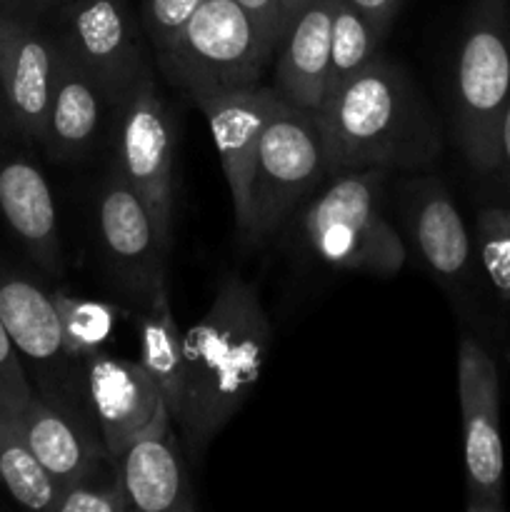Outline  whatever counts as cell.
<instances>
[{"instance_id": "1", "label": "cell", "mask_w": 510, "mask_h": 512, "mask_svg": "<svg viewBox=\"0 0 510 512\" xmlns=\"http://www.w3.org/2000/svg\"><path fill=\"white\" fill-rule=\"evenodd\" d=\"M273 325L253 283L228 275L208 313L183 335V400L175 418L190 453H203L255 390Z\"/></svg>"}, {"instance_id": "2", "label": "cell", "mask_w": 510, "mask_h": 512, "mask_svg": "<svg viewBox=\"0 0 510 512\" xmlns=\"http://www.w3.org/2000/svg\"><path fill=\"white\" fill-rule=\"evenodd\" d=\"M328 173L360 168L420 170L443 148L433 108L408 73L378 55L315 110Z\"/></svg>"}, {"instance_id": "3", "label": "cell", "mask_w": 510, "mask_h": 512, "mask_svg": "<svg viewBox=\"0 0 510 512\" xmlns=\"http://www.w3.org/2000/svg\"><path fill=\"white\" fill-rule=\"evenodd\" d=\"M510 100V0H470L453 65L450 123L470 168L495 175Z\"/></svg>"}, {"instance_id": "4", "label": "cell", "mask_w": 510, "mask_h": 512, "mask_svg": "<svg viewBox=\"0 0 510 512\" xmlns=\"http://www.w3.org/2000/svg\"><path fill=\"white\" fill-rule=\"evenodd\" d=\"M383 168L340 170L300 205V230L325 265L390 278L405 265L403 238L383 213Z\"/></svg>"}, {"instance_id": "5", "label": "cell", "mask_w": 510, "mask_h": 512, "mask_svg": "<svg viewBox=\"0 0 510 512\" xmlns=\"http://www.w3.org/2000/svg\"><path fill=\"white\" fill-rule=\"evenodd\" d=\"M328 175L318 115L278 95L260 135L245 238H273Z\"/></svg>"}, {"instance_id": "6", "label": "cell", "mask_w": 510, "mask_h": 512, "mask_svg": "<svg viewBox=\"0 0 510 512\" xmlns=\"http://www.w3.org/2000/svg\"><path fill=\"white\" fill-rule=\"evenodd\" d=\"M275 58L235 0H203L158 65L190 98L258 85L263 68Z\"/></svg>"}, {"instance_id": "7", "label": "cell", "mask_w": 510, "mask_h": 512, "mask_svg": "<svg viewBox=\"0 0 510 512\" xmlns=\"http://www.w3.org/2000/svg\"><path fill=\"white\" fill-rule=\"evenodd\" d=\"M115 113L113 170L143 200L160 240L173 245L175 120L153 70L135 83Z\"/></svg>"}, {"instance_id": "8", "label": "cell", "mask_w": 510, "mask_h": 512, "mask_svg": "<svg viewBox=\"0 0 510 512\" xmlns=\"http://www.w3.org/2000/svg\"><path fill=\"white\" fill-rule=\"evenodd\" d=\"M463 413L465 510H505V453L500 438V375L488 350L465 335L458 348Z\"/></svg>"}, {"instance_id": "9", "label": "cell", "mask_w": 510, "mask_h": 512, "mask_svg": "<svg viewBox=\"0 0 510 512\" xmlns=\"http://www.w3.org/2000/svg\"><path fill=\"white\" fill-rule=\"evenodd\" d=\"M95 220L105 265L140 313L148 308L160 285L168 283L165 263L170 248L160 240L143 200L115 170H110L100 185Z\"/></svg>"}, {"instance_id": "10", "label": "cell", "mask_w": 510, "mask_h": 512, "mask_svg": "<svg viewBox=\"0 0 510 512\" xmlns=\"http://www.w3.org/2000/svg\"><path fill=\"white\" fill-rule=\"evenodd\" d=\"M58 43L93 75L113 108L150 73L128 0H68L65 33Z\"/></svg>"}, {"instance_id": "11", "label": "cell", "mask_w": 510, "mask_h": 512, "mask_svg": "<svg viewBox=\"0 0 510 512\" xmlns=\"http://www.w3.org/2000/svg\"><path fill=\"white\" fill-rule=\"evenodd\" d=\"M58 40L33 13L0 5V128L43 143Z\"/></svg>"}, {"instance_id": "12", "label": "cell", "mask_w": 510, "mask_h": 512, "mask_svg": "<svg viewBox=\"0 0 510 512\" xmlns=\"http://www.w3.org/2000/svg\"><path fill=\"white\" fill-rule=\"evenodd\" d=\"M83 378L100 443L113 463L140 435L173 423L163 390L140 363L100 350L83 360Z\"/></svg>"}, {"instance_id": "13", "label": "cell", "mask_w": 510, "mask_h": 512, "mask_svg": "<svg viewBox=\"0 0 510 512\" xmlns=\"http://www.w3.org/2000/svg\"><path fill=\"white\" fill-rule=\"evenodd\" d=\"M275 88H248L225 90V93L200 95L193 103L208 120L225 180H228L230 198H233L235 223L245 233L250 218V180H253L255 158H258L260 135L268 120L273 103L278 100Z\"/></svg>"}, {"instance_id": "14", "label": "cell", "mask_w": 510, "mask_h": 512, "mask_svg": "<svg viewBox=\"0 0 510 512\" xmlns=\"http://www.w3.org/2000/svg\"><path fill=\"white\" fill-rule=\"evenodd\" d=\"M405 220L423 263L448 283H463L473 275V245L460 210L448 188L435 175L408 180Z\"/></svg>"}, {"instance_id": "15", "label": "cell", "mask_w": 510, "mask_h": 512, "mask_svg": "<svg viewBox=\"0 0 510 512\" xmlns=\"http://www.w3.org/2000/svg\"><path fill=\"white\" fill-rule=\"evenodd\" d=\"M333 5L335 0H308L288 20L275 48V90L313 113L328 95Z\"/></svg>"}, {"instance_id": "16", "label": "cell", "mask_w": 510, "mask_h": 512, "mask_svg": "<svg viewBox=\"0 0 510 512\" xmlns=\"http://www.w3.org/2000/svg\"><path fill=\"white\" fill-rule=\"evenodd\" d=\"M0 213L35 265L48 275H60L58 210L48 180L30 160H0Z\"/></svg>"}, {"instance_id": "17", "label": "cell", "mask_w": 510, "mask_h": 512, "mask_svg": "<svg viewBox=\"0 0 510 512\" xmlns=\"http://www.w3.org/2000/svg\"><path fill=\"white\" fill-rule=\"evenodd\" d=\"M10 413L15 415L23 430L25 443L30 445L38 463L58 488L83 478L90 470L100 468L105 460H110L103 445L98 448L93 443L78 415L70 413L68 405L58 400L33 393L23 408L10 410Z\"/></svg>"}, {"instance_id": "18", "label": "cell", "mask_w": 510, "mask_h": 512, "mask_svg": "<svg viewBox=\"0 0 510 512\" xmlns=\"http://www.w3.org/2000/svg\"><path fill=\"white\" fill-rule=\"evenodd\" d=\"M113 110L105 90L58 43L43 145L55 160H78L93 148L105 110Z\"/></svg>"}, {"instance_id": "19", "label": "cell", "mask_w": 510, "mask_h": 512, "mask_svg": "<svg viewBox=\"0 0 510 512\" xmlns=\"http://www.w3.org/2000/svg\"><path fill=\"white\" fill-rule=\"evenodd\" d=\"M120 483L133 510L140 512H190L193 493L185 478L178 438L170 423L140 435L115 460Z\"/></svg>"}, {"instance_id": "20", "label": "cell", "mask_w": 510, "mask_h": 512, "mask_svg": "<svg viewBox=\"0 0 510 512\" xmlns=\"http://www.w3.org/2000/svg\"><path fill=\"white\" fill-rule=\"evenodd\" d=\"M0 318L18 350L20 360L55 378L63 365L73 363L65 355L60 318L53 295L40 285L0 265Z\"/></svg>"}, {"instance_id": "21", "label": "cell", "mask_w": 510, "mask_h": 512, "mask_svg": "<svg viewBox=\"0 0 510 512\" xmlns=\"http://www.w3.org/2000/svg\"><path fill=\"white\" fill-rule=\"evenodd\" d=\"M140 320V360L138 363L155 378L168 403L170 418H178L183 400L185 350L183 333L170 308L168 283L160 285L150 305L138 313Z\"/></svg>"}, {"instance_id": "22", "label": "cell", "mask_w": 510, "mask_h": 512, "mask_svg": "<svg viewBox=\"0 0 510 512\" xmlns=\"http://www.w3.org/2000/svg\"><path fill=\"white\" fill-rule=\"evenodd\" d=\"M0 485L15 503L30 510H53L58 485L25 443L23 430L8 408L0 405Z\"/></svg>"}, {"instance_id": "23", "label": "cell", "mask_w": 510, "mask_h": 512, "mask_svg": "<svg viewBox=\"0 0 510 512\" xmlns=\"http://www.w3.org/2000/svg\"><path fill=\"white\" fill-rule=\"evenodd\" d=\"M50 295H53L55 310H58L65 355L73 363H83L93 353H100L118 330L120 318L130 315L120 305L78 298V295H70L68 290H55Z\"/></svg>"}, {"instance_id": "24", "label": "cell", "mask_w": 510, "mask_h": 512, "mask_svg": "<svg viewBox=\"0 0 510 512\" xmlns=\"http://www.w3.org/2000/svg\"><path fill=\"white\" fill-rule=\"evenodd\" d=\"M383 40L385 35L363 13H358L345 0H335L333 25H330L328 93L368 68L380 55Z\"/></svg>"}, {"instance_id": "25", "label": "cell", "mask_w": 510, "mask_h": 512, "mask_svg": "<svg viewBox=\"0 0 510 512\" xmlns=\"http://www.w3.org/2000/svg\"><path fill=\"white\" fill-rule=\"evenodd\" d=\"M478 258L495 295L510 303V205L483 208L475 223Z\"/></svg>"}, {"instance_id": "26", "label": "cell", "mask_w": 510, "mask_h": 512, "mask_svg": "<svg viewBox=\"0 0 510 512\" xmlns=\"http://www.w3.org/2000/svg\"><path fill=\"white\" fill-rule=\"evenodd\" d=\"M128 495L120 483L118 468L103 473L100 468L90 470L83 478L65 483L55 495L53 512H130Z\"/></svg>"}, {"instance_id": "27", "label": "cell", "mask_w": 510, "mask_h": 512, "mask_svg": "<svg viewBox=\"0 0 510 512\" xmlns=\"http://www.w3.org/2000/svg\"><path fill=\"white\" fill-rule=\"evenodd\" d=\"M203 0H143V28L155 58L178 40Z\"/></svg>"}, {"instance_id": "28", "label": "cell", "mask_w": 510, "mask_h": 512, "mask_svg": "<svg viewBox=\"0 0 510 512\" xmlns=\"http://www.w3.org/2000/svg\"><path fill=\"white\" fill-rule=\"evenodd\" d=\"M33 393L35 390L25 375L23 360H20L18 350L5 330L3 318H0V405H5L8 410H18L28 403Z\"/></svg>"}, {"instance_id": "29", "label": "cell", "mask_w": 510, "mask_h": 512, "mask_svg": "<svg viewBox=\"0 0 510 512\" xmlns=\"http://www.w3.org/2000/svg\"><path fill=\"white\" fill-rule=\"evenodd\" d=\"M235 3L248 13V18L253 20V25L263 35L265 43L278 48V40L283 38L285 25H288L283 0H235Z\"/></svg>"}, {"instance_id": "30", "label": "cell", "mask_w": 510, "mask_h": 512, "mask_svg": "<svg viewBox=\"0 0 510 512\" xmlns=\"http://www.w3.org/2000/svg\"><path fill=\"white\" fill-rule=\"evenodd\" d=\"M348 5H353L358 13H363L375 28L383 35L390 33L395 18H398V10L403 0H345Z\"/></svg>"}, {"instance_id": "31", "label": "cell", "mask_w": 510, "mask_h": 512, "mask_svg": "<svg viewBox=\"0 0 510 512\" xmlns=\"http://www.w3.org/2000/svg\"><path fill=\"white\" fill-rule=\"evenodd\" d=\"M495 175H500L505 183V188L510 190V100H508V108H505V113H503V120H500L498 168H495Z\"/></svg>"}, {"instance_id": "32", "label": "cell", "mask_w": 510, "mask_h": 512, "mask_svg": "<svg viewBox=\"0 0 510 512\" xmlns=\"http://www.w3.org/2000/svg\"><path fill=\"white\" fill-rule=\"evenodd\" d=\"M53 3L55 0H0V5H5V8L23 10V13H38V10L48 8Z\"/></svg>"}, {"instance_id": "33", "label": "cell", "mask_w": 510, "mask_h": 512, "mask_svg": "<svg viewBox=\"0 0 510 512\" xmlns=\"http://www.w3.org/2000/svg\"><path fill=\"white\" fill-rule=\"evenodd\" d=\"M308 3V0H283V10H285V20H290L293 18L295 13H298L300 8H303V5Z\"/></svg>"}, {"instance_id": "34", "label": "cell", "mask_w": 510, "mask_h": 512, "mask_svg": "<svg viewBox=\"0 0 510 512\" xmlns=\"http://www.w3.org/2000/svg\"><path fill=\"white\" fill-rule=\"evenodd\" d=\"M505 360H508V365H510V353H505Z\"/></svg>"}, {"instance_id": "35", "label": "cell", "mask_w": 510, "mask_h": 512, "mask_svg": "<svg viewBox=\"0 0 510 512\" xmlns=\"http://www.w3.org/2000/svg\"><path fill=\"white\" fill-rule=\"evenodd\" d=\"M55 3H60V0H55ZM65 3H68V0H65Z\"/></svg>"}]
</instances>
